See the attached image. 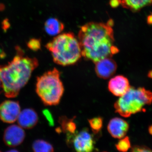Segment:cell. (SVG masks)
<instances>
[{"label": "cell", "mask_w": 152, "mask_h": 152, "mask_svg": "<svg viewBox=\"0 0 152 152\" xmlns=\"http://www.w3.org/2000/svg\"><path fill=\"white\" fill-rule=\"evenodd\" d=\"M45 47L50 52L54 62L64 66L75 64L82 57L78 39L72 33L56 36Z\"/></svg>", "instance_id": "3"}, {"label": "cell", "mask_w": 152, "mask_h": 152, "mask_svg": "<svg viewBox=\"0 0 152 152\" xmlns=\"http://www.w3.org/2000/svg\"><path fill=\"white\" fill-rule=\"evenodd\" d=\"M68 144L71 143L75 152H93L95 142L91 134L87 129H84L74 134H68Z\"/></svg>", "instance_id": "6"}, {"label": "cell", "mask_w": 152, "mask_h": 152, "mask_svg": "<svg viewBox=\"0 0 152 152\" xmlns=\"http://www.w3.org/2000/svg\"><path fill=\"white\" fill-rule=\"evenodd\" d=\"M129 80L122 75H118L111 79L108 83V89L113 94L121 96L129 89Z\"/></svg>", "instance_id": "10"}, {"label": "cell", "mask_w": 152, "mask_h": 152, "mask_svg": "<svg viewBox=\"0 0 152 152\" xmlns=\"http://www.w3.org/2000/svg\"><path fill=\"white\" fill-rule=\"evenodd\" d=\"M0 152H1V151H0Z\"/></svg>", "instance_id": "28"}, {"label": "cell", "mask_w": 152, "mask_h": 152, "mask_svg": "<svg viewBox=\"0 0 152 152\" xmlns=\"http://www.w3.org/2000/svg\"><path fill=\"white\" fill-rule=\"evenodd\" d=\"M147 23L148 24L152 25V14L149 15L147 18Z\"/></svg>", "instance_id": "22"}, {"label": "cell", "mask_w": 152, "mask_h": 152, "mask_svg": "<svg viewBox=\"0 0 152 152\" xmlns=\"http://www.w3.org/2000/svg\"><path fill=\"white\" fill-rule=\"evenodd\" d=\"M38 120V114L36 111L32 108H27L20 112L17 121L20 126L29 129L35 126Z\"/></svg>", "instance_id": "12"}, {"label": "cell", "mask_w": 152, "mask_h": 152, "mask_svg": "<svg viewBox=\"0 0 152 152\" xmlns=\"http://www.w3.org/2000/svg\"><path fill=\"white\" fill-rule=\"evenodd\" d=\"M131 152H152V150L145 146L135 145L132 148Z\"/></svg>", "instance_id": "20"}, {"label": "cell", "mask_w": 152, "mask_h": 152, "mask_svg": "<svg viewBox=\"0 0 152 152\" xmlns=\"http://www.w3.org/2000/svg\"><path fill=\"white\" fill-rule=\"evenodd\" d=\"M25 137L26 133L21 127L16 125H12L5 130L3 140L7 146L15 147L23 142Z\"/></svg>", "instance_id": "8"}, {"label": "cell", "mask_w": 152, "mask_h": 152, "mask_svg": "<svg viewBox=\"0 0 152 152\" xmlns=\"http://www.w3.org/2000/svg\"><path fill=\"white\" fill-rule=\"evenodd\" d=\"M20 112L18 102L6 100L0 104V119L4 122L7 124L15 122Z\"/></svg>", "instance_id": "7"}, {"label": "cell", "mask_w": 152, "mask_h": 152, "mask_svg": "<svg viewBox=\"0 0 152 152\" xmlns=\"http://www.w3.org/2000/svg\"><path fill=\"white\" fill-rule=\"evenodd\" d=\"M45 30L50 36L58 35L64 29V25L58 19L50 18L48 19L45 23Z\"/></svg>", "instance_id": "14"}, {"label": "cell", "mask_w": 152, "mask_h": 152, "mask_svg": "<svg viewBox=\"0 0 152 152\" xmlns=\"http://www.w3.org/2000/svg\"><path fill=\"white\" fill-rule=\"evenodd\" d=\"M113 24L110 20L107 23L90 22L82 26L78 36L82 57L95 63L118 53L114 45Z\"/></svg>", "instance_id": "1"}, {"label": "cell", "mask_w": 152, "mask_h": 152, "mask_svg": "<svg viewBox=\"0 0 152 152\" xmlns=\"http://www.w3.org/2000/svg\"><path fill=\"white\" fill-rule=\"evenodd\" d=\"M123 7L136 12L152 5V0H119Z\"/></svg>", "instance_id": "13"}, {"label": "cell", "mask_w": 152, "mask_h": 152, "mask_svg": "<svg viewBox=\"0 0 152 152\" xmlns=\"http://www.w3.org/2000/svg\"><path fill=\"white\" fill-rule=\"evenodd\" d=\"M131 147L130 141L128 137L122 138L115 145L117 150L120 152H127L130 148Z\"/></svg>", "instance_id": "18"}, {"label": "cell", "mask_w": 152, "mask_h": 152, "mask_svg": "<svg viewBox=\"0 0 152 152\" xmlns=\"http://www.w3.org/2000/svg\"><path fill=\"white\" fill-rule=\"evenodd\" d=\"M2 88V85L1 81V80H0V90Z\"/></svg>", "instance_id": "26"}, {"label": "cell", "mask_w": 152, "mask_h": 152, "mask_svg": "<svg viewBox=\"0 0 152 152\" xmlns=\"http://www.w3.org/2000/svg\"><path fill=\"white\" fill-rule=\"evenodd\" d=\"M64 91L59 71L56 68L46 72L37 78L36 92L45 105H58Z\"/></svg>", "instance_id": "4"}, {"label": "cell", "mask_w": 152, "mask_h": 152, "mask_svg": "<svg viewBox=\"0 0 152 152\" xmlns=\"http://www.w3.org/2000/svg\"><path fill=\"white\" fill-rule=\"evenodd\" d=\"M16 55L7 64L0 65V80L7 97H16L26 85L33 71L39 66L35 58L25 56L20 47L16 48Z\"/></svg>", "instance_id": "2"}, {"label": "cell", "mask_w": 152, "mask_h": 152, "mask_svg": "<svg viewBox=\"0 0 152 152\" xmlns=\"http://www.w3.org/2000/svg\"><path fill=\"white\" fill-rule=\"evenodd\" d=\"M129 129L128 123L118 118L112 119L107 126L108 131L114 138H123L126 134Z\"/></svg>", "instance_id": "11"}, {"label": "cell", "mask_w": 152, "mask_h": 152, "mask_svg": "<svg viewBox=\"0 0 152 152\" xmlns=\"http://www.w3.org/2000/svg\"><path fill=\"white\" fill-rule=\"evenodd\" d=\"M148 77L152 79V70L149 72L148 73Z\"/></svg>", "instance_id": "23"}, {"label": "cell", "mask_w": 152, "mask_h": 152, "mask_svg": "<svg viewBox=\"0 0 152 152\" xmlns=\"http://www.w3.org/2000/svg\"><path fill=\"white\" fill-rule=\"evenodd\" d=\"M110 4L113 7H116L120 5L119 0H111Z\"/></svg>", "instance_id": "21"}, {"label": "cell", "mask_w": 152, "mask_h": 152, "mask_svg": "<svg viewBox=\"0 0 152 152\" xmlns=\"http://www.w3.org/2000/svg\"></svg>", "instance_id": "27"}, {"label": "cell", "mask_w": 152, "mask_h": 152, "mask_svg": "<svg viewBox=\"0 0 152 152\" xmlns=\"http://www.w3.org/2000/svg\"><path fill=\"white\" fill-rule=\"evenodd\" d=\"M152 102V92L143 88L130 87L125 94L120 97L114 104L115 112L128 118L132 114L145 111L144 107Z\"/></svg>", "instance_id": "5"}, {"label": "cell", "mask_w": 152, "mask_h": 152, "mask_svg": "<svg viewBox=\"0 0 152 152\" xmlns=\"http://www.w3.org/2000/svg\"><path fill=\"white\" fill-rule=\"evenodd\" d=\"M59 123L64 132L68 134H74L76 132V125L73 119H69L63 117L60 119Z\"/></svg>", "instance_id": "16"}, {"label": "cell", "mask_w": 152, "mask_h": 152, "mask_svg": "<svg viewBox=\"0 0 152 152\" xmlns=\"http://www.w3.org/2000/svg\"><path fill=\"white\" fill-rule=\"evenodd\" d=\"M32 148L34 152H54L53 145L43 140H37L34 142Z\"/></svg>", "instance_id": "15"}, {"label": "cell", "mask_w": 152, "mask_h": 152, "mask_svg": "<svg viewBox=\"0 0 152 152\" xmlns=\"http://www.w3.org/2000/svg\"><path fill=\"white\" fill-rule=\"evenodd\" d=\"M95 64V72L100 78L108 79L113 75L116 71V63L111 58L103 59Z\"/></svg>", "instance_id": "9"}, {"label": "cell", "mask_w": 152, "mask_h": 152, "mask_svg": "<svg viewBox=\"0 0 152 152\" xmlns=\"http://www.w3.org/2000/svg\"><path fill=\"white\" fill-rule=\"evenodd\" d=\"M148 131L150 134H151V135H152V125H151V126H150L148 129Z\"/></svg>", "instance_id": "24"}, {"label": "cell", "mask_w": 152, "mask_h": 152, "mask_svg": "<svg viewBox=\"0 0 152 152\" xmlns=\"http://www.w3.org/2000/svg\"><path fill=\"white\" fill-rule=\"evenodd\" d=\"M27 46L32 50L37 51L41 49V40L34 38L31 39L28 42Z\"/></svg>", "instance_id": "19"}, {"label": "cell", "mask_w": 152, "mask_h": 152, "mask_svg": "<svg viewBox=\"0 0 152 152\" xmlns=\"http://www.w3.org/2000/svg\"><path fill=\"white\" fill-rule=\"evenodd\" d=\"M103 119L98 117L88 120V122L92 131L94 134H97L102 130L103 126Z\"/></svg>", "instance_id": "17"}, {"label": "cell", "mask_w": 152, "mask_h": 152, "mask_svg": "<svg viewBox=\"0 0 152 152\" xmlns=\"http://www.w3.org/2000/svg\"><path fill=\"white\" fill-rule=\"evenodd\" d=\"M6 152H20L18 151H17L15 149H12V150H10V151H7Z\"/></svg>", "instance_id": "25"}]
</instances>
